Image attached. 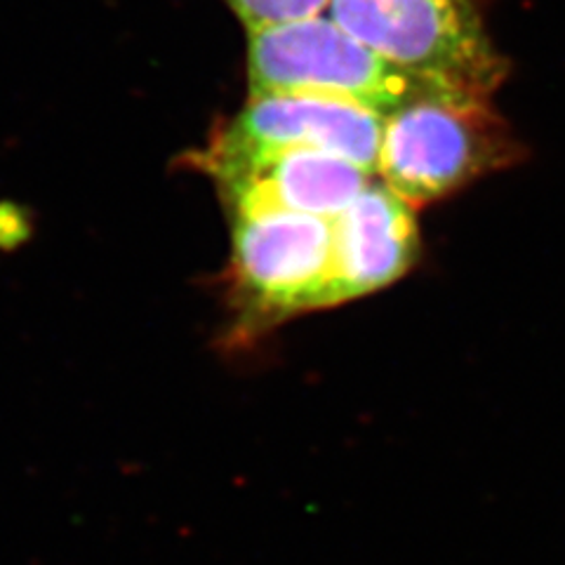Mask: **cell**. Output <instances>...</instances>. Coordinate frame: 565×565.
I'll return each instance as SVG.
<instances>
[{"mask_svg":"<svg viewBox=\"0 0 565 565\" xmlns=\"http://www.w3.org/2000/svg\"><path fill=\"white\" fill-rule=\"evenodd\" d=\"M326 14L388 64L448 93L490 99L507 76L473 0H330Z\"/></svg>","mask_w":565,"mask_h":565,"instance_id":"6da1fadb","label":"cell"},{"mask_svg":"<svg viewBox=\"0 0 565 565\" xmlns=\"http://www.w3.org/2000/svg\"><path fill=\"white\" fill-rule=\"evenodd\" d=\"M519 153L490 99L429 95L384 118L377 174L415 210L511 166Z\"/></svg>","mask_w":565,"mask_h":565,"instance_id":"7a4b0ae2","label":"cell"},{"mask_svg":"<svg viewBox=\"0 0 565 565\" xmlns=\"http://www.w3.org/2000/svg\"><path fill=\"white\" fill-rule=\"evenodd\" d=\"M247 39L250 95L340 99L386 118L419 97L448 93L388 64L328 14L250 31Z\"/></svg>","mask_w":565,"mask_h":565,"instance_id":"3957f363","label":"cell"},{"mask_svg":"<svg viewBox=\"0 0 565 565\" xmlns=\"http://www.w3.org/2000/svg\"><path fill=\"white\" fill-rule=\"evenodd\" d=\"M232 215V280L241 321L267 328L330 307L332 220L262 207Z\"/></svg>","mask_w":565,"mask_h":565,"instance_id":"277c9868","label":"cell"},{"mask_svg":"<svg viewBox=\"0 0 565 565\" xmlns=\"http://www.w3.org/2000/svg\"><path fill=\"white\" fill-rule=\"evenodd\" d=\"M205 170L215 177L228 212L278 207L334 220L373 182L342 156L311 149H236L212 141Z\"/></svg>","mask_w":565,"mask_h":565,"instance_id":"5b68a950","label":"cell"},{"mask_svg":"<svg viewBox=\"0 0 565 565\" xmlns=\"http://www.w3.org/2000/svg\"><path fill=\"white\" fill-rule=\"evenodd\" d=\"M384 116L309 95H250L215 141L236 149H311L377 172Z\"/></svg>","mask_w":565,"mask_h":565,"instance_id":"8992f818","label":"cell"},{"mask_svg":"<svg viewBox=\"0 0 565 565\" xmlns=\"http://www.w3.org/2000/svg\"><path fill=\"white\" fill-rule=\"evenodd\" d=\"M419 232L413 207L386 184L370 186L332 220L330 307L392 286L413 269Z\"/></svg>","mask_w":565,"mask_h":565,"instance_id":"52a82bcc","label":"cell"},{"mask_svg":"<svg viewBox=\"0 0 565 565\" xmlns=\"http://www.w3.org/2000/svg\"><path fill=\"white\" fill-rule=\"evenodd\" d=\"M224 3L232 8L241 24L250 33L326 14L330 0H224Z\"/></svg>","mask_w":565,"mask_h":565,"instance_id":"ba28073f","label":"cell"}]
</instances>
